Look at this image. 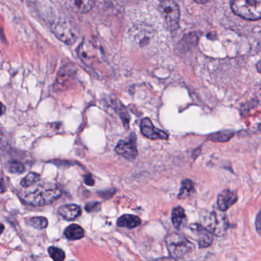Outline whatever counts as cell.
<instances>
[{"mask_svg":"<svg viewBox=\"0 0 261 261\" xmlns=\"http://www.w3.org/2000/svg\"><path fill=\"white\" fill-rule=\"evenodd\" d=\"M61 196L62 191L56 184L46 183L38 185L34 190L24 193L22 199L30 205L45 206L51 204Z\"/></svg>","mask_w":261,"mask_h":261,"instance_id":"6da1fadb","label":"cell"},{"mask_svg":"<svg viewBox=\"0 0 261 261\" xmlns=\"http://www.w3.org/2000/svg\"><path fill=\"white\" fill-rule=\"evenodd\" d=\"M231 8L237 15L247 20L261 19V0H232Z\"/></svg>","mask_w":261,"mask_h":261,"instance_id":"7a4b0ae2","label":"cell"},{"mask_svg":"<svg viewBox=\"0 0 261 261\" xmlns=\"http://www.w3.org/2000/svg\"><path fill=\"white\" fill-rule=\"evenodd\" d=\"M166 245L171 256L177 259L191 253L194 248L193 244L186 237L176 232L167 235Z\"/></svg>","mask_w":261,"mask_h":261,"instance_id":"3957f363","label":"cell"},{"mask_svg":"<svg viewBox=\"0 0 261 261\" xmlns=\"http://www.w3.org/2000/svg\"><path fill=\"white\" fill-rule=\"evenodd\" d=\"M159 11L169 30H176L180 19V11L176 2L173 0H163L159 5Z\"/></svg>","mask_w":261,"mask_h":261,"instance_id":"277c9868","label":"cell"},{"mask_svg":"<svg viewBox=\"0 0 261 261\" xmlns=\"http://www.w3.org/2000/svg\"><path fill=\"white\" fill-rule=\"evenodd\" d=\"M116 152L128 160H133L138 156L136 135L132 132L128 141L120 140L115 148Z\"/></svg>","mask_w":261,"mask_h":261,"instance_id":"5b68a950","label":"cell"},{"mask_svg":"<svg viewBox=\"0 0 261 261\" xmlns=\"http://www.w3.org/2000/svg\"><path fill=\"white\" fill-rule=\"evenodd\" d=\"M52 31L60 40L65 43H73L77 39L73 27L67 22L63 21L56 22L52 26Z\"/></svg>","mask_w":261,"mask_h":261,"instance_id":"8992f818","label":"cell"},{"mask_svg":"<svg viewBox=\"0 0 261 261\" xmlns=\"http://www.w3.org/2000/svg\"><path fill=\"white\" fill-rule=\"evenodd\" d=\"M142 135L150 139H167L169 135L165 131L158 129L149 118H143L140 123Z\"/></svg>","mask_w":261,"mask_h":261,"instance_id":"52a82bcc","label":"cell"},{"mask_svg":"<svg viewBox=\"0 0 261 261\" xmlns=\"http://www.w3.org/2000/svg\"><path fill=\"white\" fill-rule=\"evenodd\" d=\"M192 231L196 235L200 248H207L211 245L213 241V234L201 224H192L190 226Z\"/></svg>","mask_w":261,"mask_h":261,"instance_id":"ba28073f","label":"cell"},{"mask_svg":"<svg viewBox=\"0 0 261 261\" xmlns=\"http://www.w3.org/2000/svg\"><path fill=\"white\" fill-rule=\"evenodd\" d=\"M238 201V195L235 192L231 190H224L218 197V208L221 211H225L229 209L233 204Z\"/></svg>","mask_w":261,"mask_h":261,"instance_id":"9c48e42d","label":"cell"},{"mask_svg":"<svg viewBox=\"0 0 261 261\" xmlns=\"http://www.w3.org/2000/svg\"><path fill=\"white\" fill-rule=\"evenodd\" d=\"M66 5L77 13H85L92 9L95 0H65Z\"/></svg>","mask_w":261,"mask_h":261,"instance_id":"30bf717a","label":"cell"},{"mask_svg":"<svg viewBox=\"0 0 261 261\" xmlns=\"http://www.w3.org/2000/svg\"><path fill=\"white\" fill-rule=\"evenodd\" d=\"M58 213L66 221H73L81 214V208L77 204H66L61 206Z\"/></svg>","mask_w":261,"mask_h":261,"instance_id":"8fae6325","label":"cell"},{"mask_svg":"<svg viewBox=\"0 0 261 261\" xmlns=\"http://www.w3.org/2000/svg\"><path fill=\"white\" fill-rule=\"evenodd\" d=\"M141 224L140 218L132 214H124L118 218L117 224L119 227L128 228H135Z\"/></svg>","mask_w":261,"mask_h":261,"instance_id":"7c38bea8","label":"cell"},{"mask_svg":"<svg viewBox=\"0 0 261 261\" xmlns=\"http://www.w3.org/2000/svg\"><path fill=\"white\" fill-rule=\"evenodd\" d=\"M187 218L184 209L181 207H176L172 212V221L176 230H180L186 224Z\"/></svg>","mask_w":261,"mask_h":261,"instance_id":"4fadbf2b","label":"cell"},{"mask_svg":"<svg viewBox=\"0 0 261 261\" xmlns=\"http://www.w3.org/2000/svg\"><path fill=\"white\" fill-rule=\"evenodd\" d=\"M65 235L70 241L81 239L84 236V230L77 224H70L65 231Z\"/></svg>","mask_w":261,"mask_h":261,"instance_id":"5bb4252c","label":"cell"},{"mask_svg":"<svg viewBox=\"0 0 261 261\" xmlns=\"http://www.w3.org/2000/svg\"><path fill=\"white\" fill-rule=\"evenodd\" d=\"M132 33V38L135 42L142 44V42H146L149 37L150 31L148 29L147 27L146 28L144 26L134 27Z\"/></svg>","mask_w":261,"mask_h":261,"instance_id":"9a60e30c","label":"cell"},{"mask_svg":"<svg viewBox=\"0 0 261 261\" xmlns=\"http://www.w3.org/2000/svg\"><path fill=\"white\" fill-rule=\"evenodd\" d=\"M195 192L194 184L190 179H185L182 183V187L179 191L178 197L180 199H183L193 194Z\"/></svg>","mask_w":261,"mask_h":261,"instance_id":"2e32d148","label":"cell"},{"mask_svg":"<svg viewBox=\"0 0 261 261\" xmlns=\"http://www.w3.org/2000/svg\"><path fill=\"white\" fill-rule=\"evenodd\" d=\"M27 224L35 229L42 230L47 228L48 220L44 217H34L26 220Z\"/></svg>","mask_w":261,"mask_h":261,"instance_id":"e0dca14e","label":"cell"},{"mask_svg":"<svg viewBox=\"0 0 261 261\" xmlns=\"http://www.w3.org/2000/svg\"><path fill=\"white\" fill-rule=\"evenodd\" d=\"M233 136H234V132H231V131H223V132H218L212 134L208 137V139L213 141V142H224L231 139Z\"/></svg>","mask_w":261,"mask_h":261,"instance_id":"ac0fdd59","label":"cell"},{"mask_svg":"<svg viewBox=\"0 0 261 261\" xmlns=\"http://www.w3.org/2000/svg\"><path fill=\"white\" fill-rule=\"evenodd\" d=\"M40 175L35 173H30L27 175L21 181V186L23 188H29L36 184L40 180Z\"/></svg>","mask_w":261,"mask_h":261,"instance_id":"d6986e66","label":"cell"},{"mask_svg":"<svg viewBox=\"0 0 261 261\" xmlns=\"http://www.w3.org/2000/svg\"><path fill=\"white\" fill-rule=\"evenodd\" d=\"M49 255L52 260L56 261H62L65 259V254L63 250L56 247H50L48 250Z\"/></svg>","mask_w":261,"mask_h":261,"instance_id":"ffe728a7","label":"cell"},{"mask_svg":"<svg viewBox=\"0 0 261 261\" xmlns=\"http://www.w3.org/2000/svg\"><path fill=\"white\" fill-rule=\"evenodd\" d=\"M8 169L11 173L20 174V173H23L24 171H25V166L20 162L12 161V162L8 163Z\"/></svg>","mask_w":261,"mask_h":261,"instance_id":"44dd1931","label":"cell"},{"mask_svg":"<svg viewBox=\"0 0 261 261\" xmlns=\"http://www.w3.org/2000/svg\"><path fill=\"white\" fill-rule=\"evenodd\" d=\"M101 208V203L99 202H91L88 203L87 205L85 206V209L87 210L89 212L91 211H95L98 210V208Z\"/></svg>","mask_w":261,"mask_h":261,"instance_id":"7402d4cb","label":"cell"},{"mask_svg":"<svg viewBox=\"0 0 261 261\" xmlns=\"http://www.w3.org/2000/svg\"><path fill=\"white\" fill-rule=\"evenodd\" d=\"M84 183H85V184L87 185V186H94V180L91 175H87V176H84Z\"/></svg>","mask_w":261,"mask_h":261,"instance_id":"603a6c76","label":"cell"},{"mask_svg":"<svg viewBox=\"0 0 261 261\" xmlns=\"http://www.w3.org/2000/svg\"><path fill=\"white\" fill-rule=\"evenodd\" d=\"M256 227L258 233H259L260 235H261V210L260 211L258 217H257Z\"/></svg>","mask_w":261,"mask_h":261,"instance_id":"cb8c5ba5","label":"cell"},{"mask_svg":"<svg viewBox=\"0 0 261 261\" xmlns=\"http://www.w3.org/2000/svg\"><path fill=\"white\" fill-rule=\"evenodd\" d=\"M196 2H197V3L200 4H204L205 3V2H208V0H195Z\"/></svg>","mask_w":261,"mask_h":261,"instance_id":"d4e9b609","label":"cell"},{"mask_svg":"<svg viewBox=\"0 0 261 261\" xmlns=\"http://www.w3.org/2000/svg\"><path fill=\"white\" fill-rule=\"evenodd\" d=\"M4 193V181L3 179H2V193Z\"/></svg>","mask_w":261,"mask_h":261,"instance_id":"484cf974","label":"cell"},{"mask_svg":"<svg viewBox=\"0 0 261 261\" xmlns=\"http://www.w3.org/2000/svg\"><path fill=\"white\" fill-rule=\"evenodd\" d=\"M1 225H2V230H1V232L2 233V231H3V229H4V226H3V224H1Z\"/></svg>","mask_w":261,"mask_h":261,"instance_id":"4316f807","label":"cell"}]
</instances>
